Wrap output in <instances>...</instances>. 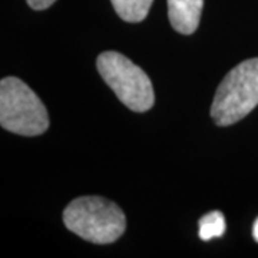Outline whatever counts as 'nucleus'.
<instances>
[{
  "instance_id": "7ed1b4c3",
  "label": "nucleus",
  "mask_w": 258,
  "mask_h": 258,
  "mask_svg": "<svg viewBox=\"0 0 258 258\" xmlns=\"http://www.w3.org/2000/svg\"><path fill=\"white\" fill-rule=\"evenodd\" d=\"M0 123L13 134L36 137L49 128V115L26 83L18 78H5L0 82Z\"/></svg>"
},
{
  "instance_id": "423d86ee",
  "label": "nucleus",
  "mask_w": 258,
  "mask_h": 258,
  "mask_svg": "<svg viewBox=\"0 0 258 258\" xmlns=\"http://www.w3.org/2000/svg\"><path fill=\"white\" fill-rule=\"evenodd\" d=\"M112 6L122 20L138 23L148 16L154 0H111Z\"/></svg>"
},
{
  "instance_id": "0eeeda50",
  "label": "nucleus",
  "mask_w": 258,
  "mask_h": 258,
  "mask_svg": "<svg viewBox=\"0 0 258 258\" xmlns=\"http://www.w3.org/2000/svg\"><path fill=\"white\" fill-rule=\"evenodd\" d=\"M198 235L203 241L222 237L225 232V217L220 211H211L205 214L198 221Z\"/></svg>"
},
{
  "instance_id": "20e7f679",
  "label": "nucleus",
  "mask_w": 258,
  "mask_h": 258,
  "mask_svg": "<svg viewBox=\"0 0 258 258\" xmlns=\"http://www.w3.org/2000/svg\"><path fill=\"white\" fill-rule=\"evenodd\" d=\"M102 79L125 106L134 112H147L154 106L155 93L148 75L118 52H103L96 59Z\"/></svg>"
},
{
  "instance_id": "f257e3e1",
  "label": "nucleus",
  "mask_w": 258,
  "mask_h": 258,
  "mask_svg": "<svg viewBox=\"0 0 258 258\" xmlns=\"http://www.w3.org/2000/svg\"><path fill=\"white\" fill-rule=\"evenodd\" d=\"M66 228L93 244H112L125 232L126 220L119 207L102 197H81L63 211Z\"/></svg>"
},
{
  "instance_id": "39448f33",
  "label": "nucleus",
  "mask_w": 258,
  "mask_h": 258,
  "mask_svg": "<svg viewBox=\"0 0 258 258\" xmlns=\"http://www.w3.org/2000/svg\"><path fill=\"white\" fill-rule=\"evenodd\" d=\"M204 0H168L172 28L181 35H192L200 25Z\"/></svg>"
},
{
  "instance_id": "1a4fd4ad",
  "label": "nucleus",
  "mask_w": 258,
  "mask_h": 258,
  "mask_svg": "<svg viewBox=\"0 0 258 258\" xmlns=\"http://www.w3.org/2000/svg\"><path fill=\"white\" fill-rule=\"evenodd\" d=\"M252 237H254V240L258 242V218L254 222V225H252Z\"/></svg>"
},
{
  "instance_id": "f03ea898",
  "label": "nucleus",
  "mask_w": 258,
  "mask_h": 258,
  "mask_svg": "<svg viewBox=\"0 0 258 258\" xmlns=\"http://www.w3.org/2000/svg\"><path fill=\"white\" fill-rule=\"evenodd\" d=\"M258 105V57L231 69L220 83L211 105V116L218 126H230L245 118Z\"/></svg>"
},
{
  "instance_id": "6e6552de",
  "label": "nucleus",
  "mask_w": 258,
  "mask_h": 258,
  "mask_svg": "<svg viewBox=\"0 0 258 258\" xmlns=\"http://www.w3.org/2000/svg\"><path fill=\"white\" fill-rule=\"evenodd\" d=\"M26 2L33 10H45L49 6H52L56 0H26Z\"/></svg>"
}]
</instances>
